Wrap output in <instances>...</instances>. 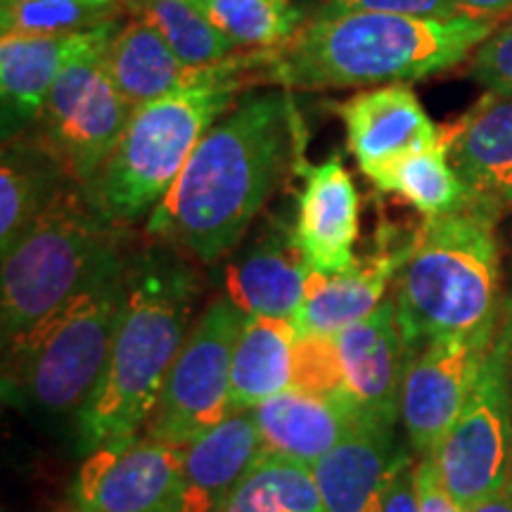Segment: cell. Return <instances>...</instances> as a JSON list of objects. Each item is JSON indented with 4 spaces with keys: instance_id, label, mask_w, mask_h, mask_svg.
<instances>
[{
    "instance_id": "6da1fadb",
    "label": "cell",
    "mask_w": 512,
    "mask_h": 512,
    "mask_svg": "<svg viewBox=\"0 0 512 512\" xmlns=\"http://www.w3.org/2000/svg\"><path fill=\"white\" fill-rule=\"evenodd\" d=\"M299 119L287 93L240 95L204 133L188 164L147 219V233L204 264L245 238L299 145Z\"/></svg>"
},
{
    "instance_id": "7a4b0ae2",
    "label": "cell",
    "mask_w": 512,
    "mask_h": 512,
    "mask_svg": "<svg viewBox=\"0 0 512 512\" xmlns=\"http://www.w3.org/2000/svg\"><path fill=\"white\" fill-rule=\"evenodd\" d=\"M494 31L496 22L467 17H309L285 46L264 50L261 86L325 91L418 81L458 67Z\"/></svg>"
},
{
    "instance_id": "3957f363",
    "label": "cell",
    "mask_w": 512,
    "mask_h": 512,
    "mask_svg": "<svg viewBox=\"0 0 512 512\" xmlns=\"http://www.w3.org/2000/svg\"><path fill=\"white\" fill-rule=\"evenodd\" d=\"M195 294V275L171 252L128 261L105 373L76 415L83 453L143 434L190 332Z\"/></svg>"
},
{
    "instance_id": "277c9868",
    "label": "cell",
    "mask_w": 512,
    "mask_h": 512,
    "mask_svg": "<svg viewBox=\"0 0 512 512\" xmlns=\"http://www.w3.org/2000/svg\"><path fill=\"white\" fill-rule=\"evenodd\" d=\"M501 204L482 200L432 216L413 230L408 259L396 275V323L408 361L441 339L498 330Z\"/></svg>"
},
{
    "instance_id": "5b68a950",
    "label": "cell",
    "mask_w": 512,
    "mask_h": 512,
    "mask_svg": "<svg viewBox=\"0 0 512 512\" xmlns=\"http://www.w3.org/2000/svg\"><path fill=\"white\" fill-rule=\"evenodd\" d=\"M126 259L124 233L95 207L83 185L64 181L41 214L3 254V344L34 328Z\"/></svg>"
},
{
    "instance_id": "8992f818",
    "label": "cell",
    "mask_w": 512,
    "mask_h": 512,
    "mask_svg": "<svg viewBox=\"0 0 512 512\" xmlns=\"http://www.w3.org/2000/svg\"><path fill=\"white\" fill-rule=\"evenodd\" d=\"M128 259L98 275L86 290L5 344V399L50 418L81 413L105 373Z\"/></svg>"
},
{
    "instance_id": "52a82bcc",
    "label": "cell",
    "mask_w": 512,
    "mask_h": 512,
    "mask_svg": "<svg viewBox=\"0 0 512 512\" xmlns=\"http://www.w3.org/2000/svg\"><path fill=\"white\" fill-rule=\"evenodd\" d=\"M245 91L219 83L136 107L112 155L86 185L95 207L119 228L150 219L204 133Z\"/></svg>"
},
{
    "instance_id": "ba28073f",
    "label": "cell",
    "mask_w": 512,
    "mask_h": 512,
    "mask_svg": "<svg viewBox=\"0 0 512 512\" xmlns=\"http://www.w3.org/2000/svg\"><path fill=\"white\" fill-rule=\"evenodd\" d=\"M117 19L67 36L60 72L41 117V143L62 171L86 188L117 147L133 107L107 74L105 55Z\"/></svg>"
},
{
    "instance_id": "9c48e42d",
    "label": "cell",
    "mask_w": 512,
    "mask_h": 512,
    "mask_svg": "<svg viewBox=\"0 0 512 512\" xmlns=\"http://www.w3.org/2000/svg\"><path fill=\"white\" fill-rule=\"evenodd\" d=\"M439 475L460 508L503 489L512 479V313L463 413L434 448Z\"/></svg>"
},
{
    "instance_id": "30bf717a",
    "label": "cell",
    "mask_w": 512,
    "mask_h": 512,
    "mask_svg": "<svg viewBox=\"0 0 512 512\" xmlns=\"http://www.w3.org/2000/svg\"><path fill=\"white\" fill-rule=\"evenodd\" d=\"M245 313L230 299H216L197 318L166 377L155 413L143 434L188 448L230 413V370Z\"/></svg>"
},
{
    "instance_id": "8fae6325",
    "label": "cell",
    "mask_w": 512,
    "mask_h": 512,
    "mask_svg": "<svg viewBox=\"0 0 512 512\" xmlns=\"http://www.w3.org/2000/svg\"><path fill=\"white\" fill-rule=\"evenodd\" d=\"M185 448L138 434L86 453L69 512H176Z\"/></svg>"
},
{
    "instance_id": "7c38bea8",
    "label": "cell",
    "mask_w": 512,
    "mask_h": 512,
    "mask_svg": "<svg viewBox=\"0 0 512 512\" xmlns=\"http://www.w3.org/2000/svg\"><path fill=\"white\" fill-rule=\"evenodd\" d=\"M105 67L121 98L136 110L145 102L192 88L235 83L249 91L252 86H261L264 50H242L230 60L190 67L178 60L174 50L145 19L133 15L114 31L107 46Z\"/></svg>"
},
{
    "instance_id": "4fadbf2b",
    "label": "cell",
    "mask_w": 512,
    "mask_h": 512,
    "mask_svg": "<svg viewBox=\"0 0 512 512\" xmlns=\"http://www.w3.org/2000/svg\"><path fill=\"white\" fill-rule=\"evenodd\" d=\"M496 335L498 330H489L441 339L408 361L401 394V420L415 453L432 456L439 441L463 413Z\"/></svg>"
},
{
    "instance_id": "5bb4252c",
    "label": "cell",
    "mask_w": 512,
    "mask_h": 512,
    "mask_svg": "<svg viewBox=\"0 0 512 512\" xmlns=\"http://www.w3.org/2000/svg\"><path fill=\"white\" fill-rule=\"evenodd\" d=\"M304 185L297 197L294 242L306 266L323 275L349 271L356 264L358 190L337 155L320 164H302Z\"/></svg>"
},
{
    "instance_id": "9a60e30c",
    "label": "cell",
    "mask_w": 512,
    "mask_h": 512,
    "mask_svg": "<svg viewBox=\"0 0 512 512\" xmlns=\"http://www.w3.org/2000/svg\"><path fill=\"white\" fill-rule=\"evenodd\" d=\"M335 110L347 126L351 155L370 181L403 155L441 143V131L408 83H384L356 93Z\"/></svg>"
},
{
    "instance_id": "2e32d148",
    "label": "cell",
    "mask_w": 512,
    "mask_h": 512,
    "mask_svg": "<svg viewBox=\"0 0 512 512\" xmlns=\"http://www.w3.org/2000/svg\"><path fill=\"white\" fill-rule=\"evenodd\" d=\"M335 339L347 375V392L366 418L394 427L408 356L396 323L394 299H384L368 318L339 330Z\"/></svg>"
},
{
    "instance_id": "e0dca14e",
    "label": "cell",
    "mask_w": 512,
    "mask_h": 512,
    "mask_svg": "<svg viewBox=\"0 0 512 512\" xmlns=\"http://www.w3.org/2000/svg\"><path fill=\"white\" fill-rule=\"evenodd\" d=\"M403 456L394 427L363 418L311 467L323 512H382L394 465Z\"/></svg>"
},
{
    "instance_id": "ac0fdd59",
    "label": "cell",
    "mask_w": 512,
    "mask_h": 512,
    "mask_svg": "<svg viewBox=\"0 0 512 512\" xmlns=\"http://www.w3.org/2000/svg\"><path fill=\"white\" fill-rule=\"evenodd\" d=\"M268 456L313 467L366 415L349 394L328 396L287 389L252 408Z\"/></svg>"
},
{
    "instance_id": "d6986e66",
    "label": "cell",
    "mask_w": 512,
    "mask_h": 512,
    "mask_svg": "<svg viewBox=\"0 0 512 512\" xmlns=\"http://www.w3.org/2000/svg\"><path fill=\"white\" fill-rule=\"evenodd\" d=\"M413 233L406 242H384L375 254L356 259L349 271L323 275L311 271L302 309L292 323L299 335H337L368 318L384 302V292L399 275L411 252Z\"/></svg>"
},
{
    "instance_id": "ffe728a7",
    "label": "cell",
    "mask_w": 512,
    "mask_h": 512,
    "mask_svg": "<svg viewBox=\"0 0 512 512\" xmlns=\"http://www.w3.org/2000/svg\"><path fill=\"white\" fill-rule=\"evenodd\" d=\"M309 275L292 230L268 228L226 268L228 299L245 316L292 320L304 304Z\"/></svg>"
},
{
    "instance_id": "44dd1931",
    "label": "cell",
    "mask_w": 512,
    "mask_h": 512,
    "mask_svg": "<svg viewBox=\"0 0 512 512\" xmlns=\"http://www.w3.org/2000/svg\"><path fill=\"white\" fill-rule=\"evenodd\" d=\"M264 453L252 411L228 415L185 448L176 512H223L242 477Z\"/></svg>"
},
{
    "instance_id": "7402d4cb",
    "label": "cell",
    "mask_w": 512,
    "mask_h": 512,
    "mask_svg": "<svg viewBox=\"0 0 512 512\" xmlns=\"http://www.w3.org/2000/svg\"><path fill=\"white\" fill-rule=\"evenodd\" d=\"M448 162L482 200L512 207V95L486 93L441 131Z\"/></svg>"
},
{
    "instance_id": "603a6c76",
    "label": "cell",
    "mask_w": 512,
    "mask_h": 512,
    "mask_svg": "<svg viewBox=\"0 0 512 512\" xmlns=\"http://www.w3.org/2000/svg\"><path fill=\"white\" fill-rule=\"evenodd\" d=\"M299 332L290 318L247 316L230 370V413H247L294 389V347Z\"/></svg>"
},
{
    "instance_id": "cb8c5ba5",
    "label": "cell",
    "mask_w": 512,
    "mask_h": 512,
    "mask_svg": "<svg viewBox=\"0 0 512 512\" xmlns=\"http://www.w3.org/2000/svg\"><path fill=\"white\" fill-rule=\"evenodd\" d=\"M67 36L0 38V93H3V128L10 131L43 117L46 102L60 72Z\"/></svg>"
},
{
    "instance_id": "d4e9b609",
    "label": "cell",
    "mask_w": 512,
    "mask_h": 512,
    "mask_svg": "<svg viewBox=\"0 0 512 512\" xmlns=\"http://www.w3.org/2000/svg\"><path fill=\"white\" fill-rule=\"evenodd\" d=\"M72 181L41 140L5 143L0 162V252L8 254L55 190Z\"/></svg>"
},
{
    "instance_id": "484cf974",
    "label": "cell",
    "mask_w": 512,
    "mask_h": 512,
    "mask_svg": "<svg viewBox=\"0 0 512 512\" xmlns=\"http://www.w3.org/2000/svg\"><path fill=\"white\" fill-rule=\"evenodd\" d=\"M373 185L411 202L425 219L453 214L477 200L475 192L460 181L456 169L448 162L444 140L427 150L396 159L373 178Z\"/></svg>"
},
{
    "instance_id": "4316f807",
    "label": "cell",
    "mask_w": 512,
    "mask_h": 512,
    "mask_svg": "<svg viewBox=\"0 0 512 512\" xmlns=\"http://www.w3.org/2000/svg\"><path fill=\"white\" fill-rule=\"evenodd\" d=\"M128 5L190 67L216 64L242 53L238 43L230 41L190 0H128Z\"/></svg>"
},
{
    "instance_id": "83f0119b",
    "label": "cell",
    "mask_w": 512,
    "mask_h": 512,
    "mask_svg": "<svg viewBox=\"0 0 512 512\" xmlns=\"http://www.w3.org/2000/svg\"><path fill=\"white\" fill-rule=\"evenodd\" d=\"M223 512H323L311 467L261 453Z\"/></svg>"
},
{
    "instance_id": "f1b7e54d",
    "label": "cell",
    "mask_w": 512,
    "mask_h": 512,
    "mask_svg": "<svg viewBox=\"0 0 512 512\" xmlns=\"http://www.w3.org/2000/svg\"><path fill=\"white\" fill-rule=\"evenodd\" d=\"M242 50L285 46L309 17L290 0H190Z\"/></svg>"
},
{
    "instance_id": "f546056e",
    "label": "cell",
    "mask_w": 512,
    "mask_h": 512,
    "mask_svg": "<svg viewBox=\"0 0 512 512\" xmlns=\"http://www.w3.org/2000/svg\"><path fill=\"white\" fill-rule=\"evenodd\" d=\"M110 10L91 0H0L3 34L69 36L107 22Z\"/></svg>"
},
{
    "instance_id": "4dcf8cb0",
    "label": "cell",
    "mask_w": 512,
    "mask_h": 512,
    "mask_svg": "<svg viewBox=\"0 0 512 512\" xmlns=\"http://www.w3.org/2000/svg\"><path fill=\"white\" fill-rule=\"evenodd\" d=\"M294 389L344 396L347 375L332 335H299L294 347Z\"/></svg>"
},
{
    "instance_id": "1f68e13d",
    "label": "cell",
    "mask_w": 512,
    "mask_h": 512,
    "mask_svg": "<svg viewBox=\"0 0 512 512\" xmlns=\"http://www.w3.org/2000/svg\"><path fill=\"white\" fill-rule=\"evenodd\" d=\"M354 12L420 19L460 17L456 10V0H318L309 17H339L354 15Z\"/></svg>"
},
{
    "instance_id": "d6a6232c",
    "label": "cell",
    "mask_w": 512,
    "mask_h": 512,
    "mask_svg": "<svg viewBox=\"0 0 512 512\" xmlns=\"http://www.w3.org/2000/svg\"><path fill=\"white\" fill-rule=\"evenodd\" d=\"M470 76L489 93L512 95V19L475 50Z\"/></svg>"
},
{
    "instance_id": "836d02e7",
    "label": "cell",
    "mask_w": 512,
    "mask_h": 512,
    "mask_svg": "<svg viewBox=\"0 0 512 512\" xmlns=\"http://www.w3.org/2000/svg\"><path fill=\"white\" fill-rule=\"evenodd\" d=\"M415 482H418L420 512H463V508L448 494L434 456L420 458L418 467H415Z\"/></svg>"
},
{
    "instance_id": "e575fe53",
    "label": "cell",
    "mask_w": 512,
    "mask_h": 512,
    "mask_svg": "<svg viewBox=\"0 0 512 512\" xmlns=\"http://www.w3.org/2000/svg\"><path fill=\"white\" fill-rule=\"evenodd\" d=\"M415 465L408 451H403L399 463L394 465L392 479L387 484L382 512H420L418 482H415Z\"/></svg>"
},
{
    "instance_id": "d590c367",
    "label": "cell",
    "mask_w": 512,
    "mask_h": 512,
    "mask_svg": "<svg viewBox=\"0 0 512 512\" xmlns=\"http://www.w3.org/2000/svg\"><path fill=\"white\" fill-rule=\"evenodd\" d=\"M460 17L477 19V22H496L512 17V0H456Z\"/></svg>"
},
{
    "instance_id": "8d00e7d4",
    "label": "cell",
    "mask_w": 512,
    "mask_h": 512,
    "mask_svg": "<svg viewBox=\"0 0 512 512\" xmlns=\"http://www.w3.org/2000/svg\"><path fill=\"white\" fill-rule=\"evenodd\" d=\"M463 512H512V484L479 498L475 503L465 505Z\"/></svg>"
},
{
    "instance_id": "74e56055",
    "label": "cell",
    "mask_w": 512,
    "mask_h": 512,
    "mask_svg": "<svg viewBox=\"0 0 512 512\" xmlns=\"http://www.w3.org/2000/svg\"><path fill=\"white\" fill-rule=\"evenodd\" d=\"M91 3L95 5V8H102V10H110V5L114 3V0H91Z\"/></svg>"
},
{
    "instance_id": "f35d334b",
    "label": "cell",
    "mask_w": 512,
    "mask_h": 512,
    "mask_svg": "<svg viewBox=\"0 0 512 512\" xmlns=\"http://www.w3.org/2000/svg\"><path fill=\"white\" fill-rule=\"evenodd\" d=\"M510 484H512V479H510Z\"/></svg>"
}]
</instances>
